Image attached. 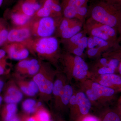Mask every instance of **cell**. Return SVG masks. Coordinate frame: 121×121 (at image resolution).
Here are the masks:
<instances>
[{
	"instance_id": "obj_1",
	"label": "cell",
	"mask_w": 121,
	"mask_h": 121,
	"mask_svg": "<svg viewBox=\"0 0 121 121\" xmlns=\"http://www.w3.org/2000/svg\"><path fill=\"white\" fill-rule=\"evenodd\" d=\"M21 43L26 46L30 53L37 56L41 60H46L59 70L58 64L62 52L60 41L57 37H32Z\"/></svg>"
},
{
	"instance_id": "obj_2",
	"label": "cell",
	"mask_w": 121,
	"mask_h": 121,
	"mask_svg": "<svg viewBox=\"0 0 121 121\" xmlns=\"http://www.w3.org/2000/svg\"><path fill=\"white\" fill-rule=\"evenodd\" d=\"M79 88L90 101L92 107L97 110L108 106L114 99L117 91L90 78L79 82Z\"/></svg>"
},
{
	"instance_id": "obj_3",
	"label": "cell",
	"mask_w": 121,
	"mask_h": 121,
	"mask_svg": "<svg viewBox=\"0 0 121 121\" xmlns=\"http://www.w3.org/2000/svg\"><path fill=\"white\" fill-rule=\"evenodd\" d=\"M60 63L68 82L73 79L79 82L89 78V66L83 58L65 52H62Z\"/></svg>"
},
{
	"instance_id": "obj_4",
	"label": "cell",
	"mask_w": 121,
	"mask_h": 121,
	"mask_svg": "<svg viewBox=\"0 0 121 121\" xmlns=\"http://www.w3.org/2000/svg\"><path fill=\"white\" fill-rule=\"evenodd\" d=\"M52 66L50 63L42 60L40 69L33 77V80L39 87L40 98L47 102L52 99L54 81L59 71Z\"/></svg>"
},
{
	"instance_id": "obj_5",
	"label": "cell",
	"mask_w": 121,
	"mask_h": 121,
	"mask_svg": "<svg viewBox=\"0 0 121 121\" xmlns=\"http://www.w3.org/2000/svg\"><path fill=\"white\" fill-rule=\"evenodd\" d=\"M91 18L95 21L114 28L118 32L121 24V7L117 5L94 7Z\"/></svg>"
},
{
	"instance_id": "obj_6",
	"label": "cell",
	"mask_w": 121,
	"mask_h": 121,
	"mask_svg": "<svg viewBox=\"0 0 121 121\" xmlns=\"http://www.w3.org/2000/svg\"><path fill=\"white\" fill-rule=\"evenodd\" d=\"M83 29L87 35L98 37L114 45H119L118 32L110 26L95 21L90 17L85 21Z\"/></svg>"
},
{
	"instance_id": "obj_7",
	"label": "cell",
	"mask_w": 121,
	"mask_h": 121,
	"mask_svg": "<svg viewBox=\"0 0 121 121\" xmlns=\"http://www.w3.org/2000/svg\"><path fill=\"white\" fill-rule=\"evenodd\" d=\"M62 17H32L29 24L32 37L40 38L53 36Z\"/></svg>"
},
{
	"instance_id": "obj_8",
	"label": "cell",
	"mask_w": 121,
	"mask_h": 121,
	"mask_svg": "<svg viewBox=\"0 0 121 121\" xmlns=\"http://www.w3.org/2000/svg\"><path fill=\"white\" fill-rule=\"evenodd\" d=\"M92 105L86 94L80 89H75L69 105L70 117L72 121H78L90 114Z\"/></svg>"
},
{
	"instance_id": "obj_9",
	"label": "cell",
	"mask_w": 121,
	"mask_h": 121,
	"mask_svg": "<svg viewBox=\"0 0 121 121\" xmlns=\"http://www.w3.org/2000/svg\"><path fill=\"white\" fill-rule=\"evenodd\" d=\"M120 62L118 59L107 56H101L95 59L90 67H89V78L91 76L115 73L117 71Z\"/></svg>"
},
{
	"instance_id": "obj_10",
	"label": "cell",
	"mask_w": 121,
	"mask_h": 121,
	"mask_svg": "<svg viewBox=\"0 0 121 121\" xmlns=\"http://www.w3.org/2000/svg\"><path fill=\"white\" fill-rule=\"evenodd\" d=\"M83 24L77 19L63 17L56 29L55 36L61 39H69L81 31Z\"/></svg>"
},
{
	"instance_id": "obj_11",
	"label": "cell",
	"mask_w": 121,
	"mask_h": 121,
	"mask_svg": "<svg viewBox=\"0 0 121 121\" xmlns=\"http://www.w3.org/2000/svg\"><path fill=\"white\" fill-rule=\"evenodd\" d=\"M87 35L83 29L80 32L66 39H61L60 43L63 45L66 52L74 55L82 56L84 51L81 47V39Z\"/></svg>"
},
{
	"instance_id": "obj_12",
	"label": "cell",
	"mask_w": 121,
	"mask_h": 121,
	"mask_svg": "<svg viewBox=\"0 0 121 121\" xmlns=\"http://www.w3.org/2000/svg\"><path fill=\"white\" fill-rule=\"evenodd\" d=\"M4 50L9 58L16 60H20L27 58L30 54L28 49L23 44L14 42L4 45Z\"/></svg>"
},
{
	"instance_id": "obj_13",
	"label": "cell",
	"mask_w": 121,
	"mask_h": 121,
	"mask_svg": "<svg viewBox=\"0 0 121 121\" xmlns=\"http://www.w3.org/2000/svg\"><path fill=\"white\" fill-rule=\"evenodd\" d=\"M89 78L117 92L121 91V76L119 75L113 73L91 76Z\"/></svg>"
},
{
	"instance_id": "obj_14",
	"label": "cell",
	"mask_w": 121,
	"mask_h": 121,
	"mask_svg": "<svg viewBox=\"0 0 121 121\" xmlns=\"http://www.w3.org/2000/svg\"><path fill=\"white\" fill-rule=\"evenodd\" d=\"M43 2L40 0H18L12 9L32 17L42 7Z\"/></svg>"
},
{
	"instance_id": "obj_15",
	"label": "cell",
	"mask_w": 121,
	"mask_h": 121,
	"mask_svg": "<svg viewBox=\"0 0 121 121\" xmlns=\"http://www.w3.org/2000/svg\"><path fill=\"white\" fill-rule=\"evenodd\" d=\"M30 21L24 26L14 27L10 29L5 44L14 42L22 43L32 37L30 28Z\"/></svg>"
},
{
	"instance_id": "obj_16",
	"label": "cell",
	"mask_w": 121,
	"mask_h": 121,
	"mask_svg": "<svg viewBox=\"0 0 121 121\" xmlns=\"http://www.w3.org/2000/svg\"><path fill=\"white\" fill-rule=\"evenodd\" d=\"M74 88L73 86L68 82L60 96L58 101L55 107L58 110H63L69 108L70 100L73 94Z\"/></svg>"
},
{
	"instance_id": "obj_17",
	"label": "cell",
	"mask_w": 121,
	"mask_h": 121,
	"mask_svg": "<svg viewBox=\"0 0 121 121\" xmlns=\"http://www.w3.org/2000/svg\"><path fill=\"white\" fill-rule=\"evenodd\" d=\"M68 82L64 74L59 70L55 78L52 90V99H53L54 107L57 104L64 87Z\"/></svg>"
},
{
	"instance_id": "obj_18",
	"label": "cell",
	"mask_w": 121,
	"mask_h": 121,
	"mask_svg": "<svg viewBox=\"0 0 121 121\" xmlns=\"http://www.w3.org/2000/svg\"><path fill=\"white\" fill-rule=\"evenodd\" d=\"M100 121H121V112L118 107L110 108L108 106L98 110Z\"/></svg>"
},
{
	"instance_id": "obj_19",
	"label": "cell",
	"mask_w": 121,
	"mask_h": 121,
	"mask_svg": "<svg viewBox=\"0 0 121 121\" xmlns=\"http://www.w3.org/2000/svg\"><path fill=\"white\" fill-rule=\"evenodd\" d=\"M6 14L15 27L24 26L28 23L32 17L19 12L11 9H8Z\"/></svg>"
},
{
	"instance_id": "obj_20",
	"label": "cell",
	"mask_w": 121,
	"mask_h": 121,
	"mask_svg": "<svg viewBox=\"0 0 121 121\" xmlns=\"http://www.w3.org/2000/svg\"><path fill=\"white\" fill-rule=\"evenodd\" d=\"M23 96V93L19 87L13 83L9 87L7 90L5 97V101L8 104H17L22 100Z\"/></svg>"
},
{
	"instance_id": "obj_21",
	"label": "cell",
	"mask_w": 121,
	"mask_h": 121,
	"mask_svg": "<svg viewBox=\"0 0 121 121\" xmlns=\"http://www.w3.org/2000/svg\"><path fill=\"white\" fill-rule=\"evenodd\" d=\"M41 60L39 59L28 58L19 60L16 66V70L19 74L24 75L25 72L30 67L38 64Z\"/></svg>"
},
{
	"instance_id": "obj_22",
	"label": "cell",
	"mask_w": 121,
	"mask_h": 121,
	"mask_svg": "<svg viewBox=\"0 0 121 121\" xmlns=\"http://www.w3.org/2000/svg\"><path fill=\"white\" fill-rule=\"evenodd\" d=\"M42 5L47 8L51 11L52 17L55 18L63 17L61 6L56 2L55 0H44Z\"/></svg>"
},
{
	"instance_id": "obj_23",
	"label": "cell",
	"mask_w": 121,
	"mask_h": 121,
	"mask_svg": "<svg viewBox=\"0 0 121 121\" xmlns=\"http://www.w3.org/2000/svg\"><path fill=\"white\" fill-rule=\"evenodd\" d=\"M10 29L7 20L0 17V47L7 42Z\"/></svg>"
},
{
	"instance_id": "obj_24",
	"label": "cell",
	"mask_w": 121,
	"mask_h": 121,
	"mask_svg": "<svg viewBox=\"0 0 121 121\" xmlns=\"http://www.w3.org/2000/svg\"><path fill=\"white\" fill-rule=\"evenodd\" d=\"M17 83L20 90L25 94L29 96H34L36 95L30 89L29 86L28 81L18 78Z\"/></svg>"
},
{
	"instance_id": "obj_25",
	"label": "cell",
	"mask_w": 121,
	"mask_h": 121,
	"mask_svg": "<svg viewBox=\"0 0 121 121\" xmlns=\"http://www.w3.org/2000/svg\"><path fill=\"white\" fill-rule=\"evenodd\" d=\"M37 102L34 99H29L25 100L22 103V107L26 112L33 113L37 109Z\"/></svg>"
},
{
	"instance_id": "obj_26",
	"label": "cell",
	"mask_w": 121,
	"mask_h": 121,
	"mask_svg": "<svg viewBox=\"0 0 121 121\" xmlns=\"http://www.w3.org/2000/svg\"><path fill=\"white\" fill-rule=\"evenodd\" d=\"M102 56H107L121 60V44L104 52Z\"/></svg>"
},
{
	"instance_id": "obj_27",
	"label": "cell",
	"mask_w": 121,
	"mask_h": 121,
	"mask_svg": "<svg viewBox=\"0 0 121 121\" xmlns=\"http://www.w3.org/2000/svg\"><path fill=\"white\" fill-rule=\"evenodd\" d=\"M7 114L5 117L6 121H9L15 117L16 112L17 110V106L16 104L9 103L6 107Z\"/></svg>"
},
{
	"instance_id": "obj_28",
	"label": "cell",
	"mask_w": 121,
	"mask_h": 121,
	"mask_svg": "<svg viewBox=\"0 0 121 121\" xmlns=\"http://www.w3.org/2000/svg\"><path fill=\"white\" fill-rule=\"evenodd\" d=\"M86 2V0H68L64 4L63 7H70L78 9L82 7Z\"/></svg>"
},
{
	"instance_id": "obj_29",
	"label": "cell",
	"mask_w": 121,
	"mask_h": 121,
	"mask_svg": "<svg viewBox=\"0 0 121 121\" xmlns=\"http://www.w3.org/2000/svg\"><path fill=\"white\" fill-rule=\"evenodd\" d=\"M37 117L39 121H49L50 120L49 113L43 108L39 109L37 112Z\"/></svg>"
},
{
	"instance_id": "obj_30",
	"label": "cell",
	"mask_w": 121,
	"mask_h": 121,
	"mask_svg": "<svg viewBox=\"0 0 121 121\" xmlns=\"http://www.w3.org/2000/svg\"><path fill=\"white\" fill-rule=\"evenodd\" d=\"M78 121H100L97 116L92 115L90 114L83 117Z\"/></svg>"
},
{
	"instance_id": "obj_31",
	"label": "cell",
	"mask_w": 121,
	"mask_h": 121,
	"mask_svg": "<svg viewBox=\"0 0 121 121\" xmlns=\"http://www.w3.org/2000/svg\"><path fill=\"white\" fill-rule=\"evenodd\" d=\"M29 86L30 89L36 94L39 93V88L37 84L33 80L28 82Z\"/></svg>"
},
{
	"instance_id": "obj_32",
	"label": "cell",
	"mask_w": 121,
	"mask_h": 121,
	"mask_svg": "<svg viewBox=\"0 0 121 121\" xmlns=\"http://www.w3.org/2000/svg\"><path fill=\"white\" fill-rule=\"evenodd\" d=\"M4 58L0 60V75H2L4 72V67L5 62L4 59Z\"/></svg>"
},
{
	"instance_id": "obj_33",
	"label": "cell",
	"mask_w": 121,
	"mask_h": 121,
	"mask_svg": "<svg viewBox=\"0 0 121 121\" xmlns=\"http://www.w3.org/2000/svg\"><path fill=\"white\" fill-rule=\"evenodd\" d=\"M16 0H4L3 4L7 6L12 4L13 2L16 1ZM18 0H17V1Z\"/></svg>"
},
{
	"instance_id": "obj_34",
	"label": "cell",
	"mask_w": 121,
	"mask_h": 121,
	"mask_svg": "<svg viewBox=\"0 0 121 121\" xmlns=\"http://www.w3.org/2000/svg\"><path fill=\"white\" fill-rule=\"evenodd\" d=\"M6 52L4 49H0V60L4 58Z\"/></svg>"
},
{
	"instance_id": "obj_35",
	"label": "cell",
	"mask_w": 121,
	"mask_h": 121,
	"mask_svg": "<svg viewBox=\"0 0 121 121\" xmlns=\"http://www.w3.org/2000/svg\"><path fill=\"white\" fill-rule=\"evenodd\" d=\"M118 41L120 43V42H121V24L120 25V27L118 31Z\"/></svg>"
},
{
	"instance_id": "obj_36",
	"label": "cell",
	"mask_w": 121,
	"mask_h": 121,
	"mask_svg": "<svg viewBox=\"0 0 121 121\" xmlns=\"http://www.w3.org/2000/svg\"><path fill=\"white\" fill-rule=\"evenodd\" d=\"M117 71L119 73V75L121 76V60H120L119 66L118 68Z\"/></svg>"
},
{
	"instance_id": "obj_37",
	"label": "cell",
	"mask_w": 121,
	"mask_h": 121,
	"mask_svg": "<svg viewBox=\"0 0 121 121\" xmlns=\"http://www.w3.org/2000/svg\"><path fill=\"white\" fill-rule=\"evenodd\" d=\"M118 107L121 112V96L120 97V98H119V101H118Z\"/></svg>"
},
{
	"instance_id": "obj_38",
	"label": "cell",
	"mask_w": 121,
	"mask_h": 121,
	"mask_svg": "<svg viewBox=\"0 0 121 121\" xmlns=\"http://www.w3.org/2000/svg\"><path fill=\"white\" fill-rule=\"evenodd\" d=\"M9 121H20V120L18 118L15 116V117H13V118H12V119Z\"/></svg>"
},
{
	"instance_id": "obj_39",
	"label": "cell",
	"mask_w": 121,
	"mask_h": 121,
	"mask_svg": "<svg viewBox=\"0 0 121 121\" xmlns=\"http://www.w3.org/2000/svg\"><path fill=\"white\" fill-rule=\"evenodd\" d=\"M4 83L3 82H1L0 83V92L2 91V88H3V86H4Z\"/></svg>"
},
{
	"instance_id": "obj_40",
	"label": "cell",
	"mask_w": 121,
	"mask_h": 121,
	"mask_svg": "<svg viewBox=\"0 0 121 121\" xmlns=\"http://www.w3.org/2000/svg\"><path fill=\"white\" fill-rule=\"evenodd\" d=\"M27 121H36V120L33 117H30L28 119Z\"/></svg>"
},
{
	"instance_id": "obj_41",
	"label": "cell",
	"mask_w": 121,
	"mask_h": 121,
	"mask_svg": "<svg viewBox=\"0 0 121 121\" xmlns=\"http://www.w3.org/2000/svg\"><path fill=\"white\" fill-rule=\"evenodd\" d=\"M63 121V120H62V119H60V118H58V120H57V121H56V120H51L50 119V121Z\"/></svg>"
},
{
	"instance_id": "obj_42",
	"label": "cell",
	"mask_w": 121,
	"mask_h": 121,
	"mask_svg": "<svg viewBox=\"0 0 121 121\" xmlns=\"http://www.w3.org/2000/svg\"><path fill=\"white\" fill-rule=\"evenodd\" d=\"M4 0H0V8L3 4V2H4Z\"/></svg>"
},
{
	"instance_id": "obj_43",
	"label": "cell",
	"mask_w": 121,
	"mask_h": 121,
	"mask_svg": "<svg viewBox=\"0 0 121 121\" xmlns=\"http://www.w3.org/2000/svg\"><path fill=\"white\" fill-rule=\"evenodd\" d=\"M2 101V98L0 96V104L1 103V102Z\"/></svg>"
},
{
	"instance_id": "obj_44",
	"label": "cell",
	"mask_w": 121,
	"mask_h": 121,
	"mask_svg": "<svg viewBox=\"0 0 121 121\" xmlns=\"http://www.w3.org/2000/svg\"><path fill=\"white\" fill-rule=\"evenodd\" d=\"M41 0V1H43V2L44 1V0Z\"/></svg>"
},
{
	"instance_id": "obj_45",
	"label": "cell",
	"mask_w": 121,
	"mask_h": 121,
	"mask_svg": "<svg viewBox=\"0 0 121 121\" xmlns=\"http://www.w3.org/2000/svg\"><path fill=\"white\" fill-rule=\"evenodd\" d=\"M1 81H1V80H0V83L1 82Z\"/></svg>"
},
{
	"instance_id": "obj_46",
	"label": "cell",
	"mask_w": 121,
	"mask_h": 121,
	"mask_svg": "<svg viewBox=\"0 0 121 121\" xmlns=\"http://www.w3.org/2000/svg\"></svg>"
}]
</instances>
